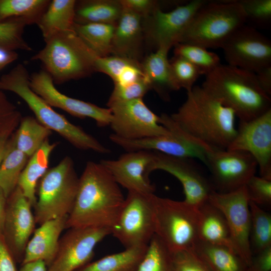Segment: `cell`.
<instances>
[{
    "mask_svg": "<svg viewBox=\"0 0 271 271\" xmlns=\"http://www.w3.org/2000/svg\"><path fill=\"white\" fill-rule=\"evenodd\" d=\"M30 77L27 68L23 64H19L1 77L0 88L20 97L41 124L58 133L74 147L100 154L110 153L109 149L82 128L72 123L64 116L55 111L34 92L29 85Z\"/></svg>",
    "mask_w": 271,
    "mask_h": 271,
    "instance_id": "cell-4",
    "label": "cell"
},
{
    "mask_svg": "<svg viewBox=\"0 0 271 271\" xmlns=\"http://www.w3.org/2000/svg\"><path fill=\"white\" fill-rule=\"evenodd\" d=\"M174 48V56L187 60L199 68L205 76L221 64L219 56L204 47L179 43Z\"/></svg>",
    "mask_w": 271,
    "mask_h": 271,
    "instance_id": "cell-38",
    "label": "cell"
},
{
    "mask_svg": "<svg viewBox=\"0 0 271 271\" xmlns=\"http://www.w3.org/2000/svg\"><path fill=\"white\" fill-rule=\"evenodd\" d=\"M246 23L244 12L238 0H208L193 17L178 43L222 48Z\"/></svg>",
    "mask_w": 271,
    "mask_h": 271,
    "instance_id": "cell-5",
    "label": "cell"
},
{
    "mask_svg": "<svg viewBox=\"0 0 271 271\" xmlns=\"http://www.w3.org/2000/svg\"><path fill=\"white\" fill-rule=\"evenodd\" d=\"M153 194L128 192L111 228V234L125 248L147 246L155 234Z\"/></svg>",
    "mask_w": 271,
    "mask_h": 271,
    "instance_id": "cell-10",
    "label": "cell"
},
{
    "mask_svg": "<svg viewBox=\"0 0 271 271\" xmlns=\"http://www.w3.org/2000/svg\"><path fill=\"white\" fill-rule=\"evenodd\" d=\"M123 9L120 0L76 1L75 24H103L115 26Z\"/></svg>",
    "mask_w": 271,
    "mask_h": 271,
    "instance_id": "cell-27",
    "label": "cell"
},
{
    "mask_svg": "<svg viewBox=\"0 0 271 271\" xmlns=\"http://www.w3.org/2000/svg\"><path fill=\"white\" fill-rule=\"evenodd\" d=\"M45 42L44 47L31 59L42 63L54 84L83 78L96 72L97 57L74 30Z\"/></svg>",
    "mask_w": 271,
    "mask_h": 271,
    "instance_id": "cell-6",
    "label": "cell"
},
{
    "mask_svg": "<svg viewBox=\"0 0 271 271\" xmlns=\"http://www.w3.org/2000/svg\"><path fill=\"white\" fill-rule=\"evenodd\" d=\"M123 8L113 35L111 55L141 62L143 45L145 41L144 18Z\"/></svg>",
    "mask_w": 271,
    "mask_h": 271,
    "instance_id": "cell-22",
    "label": "cell"
},
{
    "mask_svg": "<svg viewBox=\"0 0 271 271\" xmlns=\"http://www.w3.org/2000/svg\"><path fill=\"white\" fill-rule=\"evenodd\" d=\"M152 201L155 234L172 253L191 248L198 239L197 207L154 194Z\"/></svg>",
    "mask_w": 271,
    "mask_h": 271,
    "instance_id": "cell-8",
    "label": "cell"
},
{
    "mask_svg": "<svg viewBox=\"0 0 271 271\" xmlns=\"http://www.w3.org/2000/svg\"><path fill=\"white\" fill-rule=\"evenodd\" d=\"M115 26L103 24L78 25L74 30L97 57L111 55L112 40Z\"/></svg>",
    "mask_w": 271,
    "mask_h": 271,
    "instance_id": "cell-35",
    "label": "cell"
},
{
    "mask_svg": "<svg viewBox=\"0 0 271 271\" xmlns=\"http://www.w3.org/2000/svg\"><path fill=\"white\" fill-rule=\"evenodd\" d=\"M9 139H5L0 141V165L3 158L6 150L7 143Z\"/></svg>",
    "mask_w": 271,
    "mask_h": 271,
    "instance_id": "cell-53",
    "label": "cell"
},
{
    "mask_svg": "<svg viewBox=\"0 0 271 271\" xmlns=\"http://www.w3.org/2000/svg\"><path fill=\"white\" fill-rule=\"evenodd\" d=\"M197 210L198 239L225 246L235 251L229 228L222 212L208 200L198 206Z\"/></svg>",
    "mask_w": 271,
    "mask_h": 271,
    "instance_id": "cell-24",
    "label": "cell"
},
{
    "mask_svg": "<svg viewBox=\"0 0 271 271\" xmlns=\"http://www.w3.org/2000/svg\"><path fill=\"white\" fill-rule=\"evenodd\" d=\"M172 253L171 271H210L191 249Z\"/></svg>",
    "mask_w": 271,
    "mask_h": 271,
    "instance_id": "cell-45",
    "label": "cell"
},
{
    "mask_svg": "<svg viewBox=\"0 0 271 271\" xmlns=\"http://www.w3.org/2000/svg\"><path fill=\"white\" fill-rule=\"evenodd\" d=\"M159 122L170 134L130 140L111 133L109 140L127 152L156 151L176 157L198 159L206 164L207 153L211 148L184 131L169 114L162 113L159 116Z\"/></svg>",
    "mask_w": 271,
    "mask_h": 271,
    "instance_id": "cell-9",
    "label": "cell"
},
{
    "mask_svg": "<svg viewBox=\"0 0 271 271\" xmlns=\"http://www.w3.org/2000/svg\"><path fill=\"white\" fill-rule=\"evenodd\" d=\"M29 158L17 149L12 135L7 142L0 165V188L7 198L18 186L20 176Z\"/></svg>",
    "mask_w": 271,
    "mask_h": 271,
    "instance_id": "cell-31",
    "label": "cell"
},
{
    "mask_svg": "<svg viewBox=\"0 0 271 271\" xmlns=\"http://www.w3.org/2000/svg\"><path fill=\"white\" fill-rule=\"evenodd\" d=\"M153 158V151L140 150L127 152L116 160H102L100 162L128 192L150 195L155 190L147 175Z\"/></svg>",
    "mask_w": 271,
    "mask_h": 271,
    "instance_id": "cell-21",
    "label": "cell"
},
{
    "mask_svg": "<svg viewBox=\"0 0 271 271\" xmlns=\"http://www.w3.org/2000/svg\"><path fill=\"white\" fill-rule=\"evenodd\" d=\"M205 165L215 191L226 193L245 186L258 167L249 153L239 150L212 149L206 155Z\"/></svg>",
    "mask_w": 271,
    "mask_h": 271,
    "instance_id": "cell-11",
    "label": "cell"
},
{
    "mask_svg": "<svg viewBox=\"0 0 271 271\" xmlns=\"http://www.w3.org/2000/svg\"><path fill=\"white\" fill-rule=\"evenodd\" d=\"M56 143L46 140L29 158L18 181V186L34 207L37 202L36 189L38 182L48 169L49 158L56 147Z\"/></svg>",
    "mask_w": 271,
    "mask_h": 271,
    "instance_id": "cell-29",
    "label": "cell"
},
{
    "mask_svg": "<svg viewBox=\"0 0 271 271\" xmlns=\"http://www.w3.org/2000/svg\"><path fill=\"white\" fill-rule=\"evenodd\" d=\"M162 170L177 178L182 185L184 201L198 207L206 201L214 191L207 179L193 159L179 158L153 151V158L147 170L149 177L155 170Z\"/></svg>",
    "mask_w": 271,
    "mask_h": 271,
    "instance_id": "cell-17",
    "label": "cell"
},
{
    "mask_svg": "<svg viewBox=\"0 0 271 271\" xmlns=\"http://www.w3.org/2000/svg\"><path fill=\"white\" fill-rule=\"evenodd\" d=\"M147 247V245L125 248L122 251L90 261L75 271H134Z\"/></svg>",
    "mask_w": 271,
    "mask_h": 271,
    "instance_id": "cell-33",
    "label": "cell"
},
{
    "mask_svg": "<svg viewBox=\"0 0 271 271\" xmlns=\"http://www.w3.org/2000/svg\"><path fill=\"white\" fill-rule=\"evenodd\" d=\"M201 86L232 109L239 121H248L271 109L270 96L259 85L255 73L228 64H220Z\"/></svg>",
    "mask_w": 271,
    "mask_h": 271,
    "instance_id": "cell-3",
    "label": "cell"
},
{
    "mask_svg": "<svg viewBox=\"0 0 271 271\" xmlns=\"http://www.w3.org/2000/svg\"><path fill=\"white\" fill-rule=\"evenodd\" d=\"M14 257L0 236V271H18Z\"/></svg>",
    "mask_w": 271,
    "mask_h": 271,
    "instance_id": "cell-48",
    "label": "cell"
},
{
    "mask_svg": "<svg viewBox=\"0 0 271 271\" xmlns=\"http://www.w3.org/2000/svg\"><path fill=\"white\" fill-rule=\"evenodd\" d=\"M246 17V23L256 29L271 25V0H238Z\"/></svg>",
    "mask_w": 271,
    "mask_h": 271,
    "instance_id": "cell-41",
    "label": "cell"
},
{
    "mask_svg": "<svg viewBox=\"0 0 271 271\" xmlns=\"http://www.w3.org/2000/svg\"><path fill=\"white\" fill-rule=\"evenodd\" d=\"M245 186L250 201L260 207L270 206V180L254 175L248 181Z\"/></svg>",
    "mask_w": 271,
    "mask_h": 271,
    "instance_id": "cell-44",
    "label": "cell"
},
{
    "mask_svg": "<svg viewBox=\"0 0 271 271\" xmlns=\"http://www.w3.org/2000/svg\"><path fill=\"white\" fill-rule=\"evenodd\" d=\"M124 199L119 185L105 167L100 162L89 161L79 177L66 228L103 227L111 231Z\"/></svg>",
    "mask_w": 271,
    "mask_h": 271,
    "instance_id": "cell-1",
    "label": "cell"
},
{
    "mask_svg": "<svg viewBox=\"0 0 271 271\" xmlns=\"http://www.w3.org/2000/svg\"><path fill=\"white\" fill-rule=\"evenodd\" d=\"M19 271H48V267L44 261L37 260L22 264Z\"/></svg>",
    "mask_w": 271,
    "mask_h": 271,
    "instance_id": "cell-51",
    "label": "cell"
},
{
    "mask_svg": "<svg viewBox=\"0 0 271 271\" xmlns=\"http://www.w3.org/2000/svg\"><path fill=\"white\" fill-rule=\"evenodd\" d=\"M169 50L167 48H159L141 62L145 78L151 89L154 90L165 101L170 100L171 92L177 91L168 58Z\"/></svg>",
    "mask_w": 271,
    "mask_h": 271,
    "instance_id": "cell-25",
    "label": "cell"
},
{
    "mask_svg": "<svg viewBox=\"0 0 271 271\" xmlns=\"http://www.w3.org/2000/svg\"><path fill=\"white\" fill-rule=\"evenodd\" d=\"M7 198L0 188V236H2L6 214Z\"/></svg>",
    "mask_w": 271,
    "mask_h": 271,
    "instance_id": "cell-52",
    "label": "cell"
},
{
    "mask_svg": "<svg viewBox=\"0 0 271 271\" xmlns=\"http://www.w3.org/2000/svg\"><path fill=\"white\" fill-rule=\"evenodd\" d=\"M207 200L223 214L234 249L248 266L252 253L249 245L250 212L245 186L226 193L212 192Z\"/></svg>",
    "mask_w": 271,
    "mask_h": 271,
    "instance_id": "cell-14",
    "label": "cell"
},
{
    "mask_svg": "<svg viewBox=\"0 0 271 271\" xmlns=\"http://www.w3.org/2000/svg\"><path fill=\"white\" fill-rule=\"evenodd\" d=\"M18 54L16 51L0 49V72L8 65L18 59Z\"/></svg>",
    "mask_w": 271,
    "mask_h": 271,
    "instance_id": "cell-50",
    "label": "cell"
},
{
    "mask_svg": "<svg viewBox=\"0 0 271 271\" xmlns=\"http://www.w3.org/2000/svg\"><path fill=\"white\" fill-rule=\"evenodd\" d=\"M112 118L109 126L116 136L126 140L167 135L170 132L159 122V116L143 98L107 104Z\"/></svg>",
    "mask_w": 271,
    "mask_h": 271,
    "instance_id": "cell-12",
    "label": "cell"
},
{
    "mask_svg": "<svg viewBox=\"0 0 271 271\" xmlns=\"http://www.w3.org/2000/svg\"><path fill=\"white\" fill-rule=\"evenodd\" d=\"M110 229L103 227L70 228L60 237L58 250L48 271H75L91 261L97 244Z\"/></svg>",
    "mask_w": 271,
    "mask_h": 271,
    "instance_id": "cell-16",
    "label": "cell"
},
{
    "mask_svg": "<svg viewBox=\"0 0 271 271\" xmlns=\"http://www.w3.org/2000/svg\"><path fill=\"white\" fill-rule=\"evenodd\" d=\"M31 207L18 186L7 198L2 237L15 260L19 262L22 263L26 245L35 230L36 223Z\"/></svg>",
    "mask_w": 271,
    "mask_h": 271,
    "instance_id": "cell-20",
    "label": "cell"
},
{
    "mask_svg": "<svg viewBox=\"0 0 271 271\" xmlns=\"http://www.w3.org/2000/svg\"><path fill=\"white\" fill-rule=\"evenodd\" d=\"M54 84L51 77L44 69L33 73L30 77L29 85L32 90L51 107L60 108L81 119L92 118L100 127L109 126L112 114L108 107H101L68 96L60 92Z\"/></svg>",
    "mask_w": 271,
    "mask_h": 271,
    "instance_id": "cell-19",
    "label": "cell"
},
{
    "mask_svg": "<svg viewBox=\"0 0 271 271\" xmlns=\"http://www.w3.org/2000/svg\"><path fill=\"white\" fill-rule=\"evenodd\" d=\"M22 118L16 106L0 88V141L11 137L18 127Z\"/></svg>",
    "mask_w": 271,
    "mask_h": 271,
    "instance_id": "cell-42",
    "label": "cell"
},
{
    "mask_svg": "<svg viewBox=\"0 0 271 271\" xmlns=\"http://www.w3.org/2000/svg\"><path fill=\"white\" fill-rule=\"evenodd\" d=\"M27 25L21 20L0 23V49L16 52L31 51L32 48L24 37V29Z\"/></svg>",
    "mask_w": 271,
    "mask_h": 271,
    "instance_id": "cell-39",
    "label": "cell"
},
{
    "mask_svg": "<svg viewBox=\"0 0 271 271\" xmlns=\"http://www.w3.org/2000/svg\"><path fill=\"white\" fill-rule=\"evenodd\" d=\"M249 245L252 255L271 247V215L249 201Z\"/></svg>",
    "mask_w": 271,
    "mask_h": 271,
    "instance_id": "cell-36",
    "label": "cell"
},
{
    "mask_svg": "<svg viewBox=\"0 0 271 271\" xmlns=\"http://www.w3.org/2000/svg\"><path fill=\"white\" fill-rule=\"evenodd\" d=\"M227 64L254 73L271 66V41L247 25L238 29L222 46Z\"/></svg>",
    "mask_w": 271,
    "mask_h": 271,
    "instance_id": "cell-15",
    "label": "cell"
},
{
    "mask_svg": "<svg viewBox=\"0 0 271 271\" xmlns=\"http://www.w3.org/2000/svg\"><path fill=\"white\" fill-rule=\"evenodd\" d=\"M68 216L47 221L35 229L25 250L21 264L37 260L44 261L48 267L56 255L60 235L66 229Z\"/></svg>",
    "mask_w": 271,
    "mask_h": 271,
    "instance_id": "cell-23",
    "label": "cell"
},
{
    "mask_svg": "<svg viewBox=\"0 0 271 271\" xmlns=\"http://www.w3.org/2000/svg\"><path fill=\"white\" fill-rule=\"evenodd\" d=\"M190 249L210 271H247L246 262L228 247L197 239Z\"/></svg>",
    "mask_w": 271,
    "mask_h": 271,
    "instance_id": "cell-28",
    "label": "cell"
},
{
    "mask_svg": "<svg viewBox=\"0 0 271 271\" xmlns=\"http://www.w3.org/2000/svg\"><path fill=\"white\" fill-rule=\"evenodd\" d=\"M50 0H0V23L21 20L28 25L37 24Z\"/></svg>",
    "mask_w": 271,
    "mask_h": 271,
    "instance_id": "cell-34",
    "label": "cell"
},
{
    "mask_svg": "<svg viewBox=\"0 0 271 271\" xmlns=\"http://www.w3.org/2000/svg\"><path fill=\"white\" fill-rule=\"evenodd\" d=\"M271 270V247L252 255L247 271Z\"/></svg>",
    "mask_w": 271,
    "mask_h": 271,
    "instance_id": "cell-47",
    "label": "cell"
},
{
    "mask_svg": "<svg viewBox=\"0 0 271 271\" xmlns=\"http://www.w3.org/2000/svg\"><path fill=\"white\" fill-rule=\"evenodd\" d=\"M208 0H192L168 12L157 9L144 18L145 41L155 51L176 44L197 11Z\"/></svg>",
    "mask_w": 271,
    "mask_h": 271,
    "instance_id": "cell-13",
    "label": "cell"
},
{
    "mask_svg": "<svg viewBox=\"0 0 271 271\" xmlns=\"http://www.w3.org/2000/svg\"><path fill=\"white\" fill-rule=\"evenodd\" d=\"M95 70L108 75L114 85H124L145 77L141 62L113 55L97 57Z\"/></svg>",
    "mask_w": 271,
    "mask_h": 271,
    "instance_id": "cell-30",
    "label": "cell"
},
{
    "mask_svg": "<svg viewBox=\"0 0 271 271\" xmlns=\"http://www.w3.org/2000/svg\"><path fill=\"white\" fill-rule=\"evenodd\" d=\"M123 8L145 18L157 9H162L163 2L153 0H120Z\"/></svg>",
    "mask_w": 271,
    "mask_h": 271,
    "instance_id": "cell-46",
    "label": "cell"
},
{
    "mask_svg": "<svg viewBox=\"0 0 271 271\" xmlns=\"http://www.w3.org/2000/svg\"><path fill=\"white\" fill-rule=\"evenodd\" d=\"M170 115L184 131L213 149H227L236 134L234 111L201 86L187 91L185 102Z\"/></svg>",
    "mask_w": 271,
    "mask_h": 271,
    "instance_id": "cell-2",
    "label": "cell"
},
{
    "mask_svg": "<svg viewBox=\"0 0 271 271\" xmlns=\"http://www.w3.org/2000/svg\"><path fill=\"white\" fill-rule=\"evenodd\" d=\"M151 90L145 77L124 85H114L107 104L143 98Z\"/></svg>",
    "mask_w": 271,
    "mask_h": 271,
    "instance_id": "cell-43",
    "label": "cell"
},
{
    "mask_svg": "<svg viewBox=\"0 0 271 271\" xmlns=\"http://www.w3.org/2000/svg\"><path fill=\"white\" fill-rule=\"evenodd\" d=\"M172 253L155 234L134 271H171Z\"/></svg>",
    "mask_w": 271,
    "mask_h": 271,
    "instance_id": "cell-37",
    "label": "cell"
},
{
    "mask_svg": "<svg viewBox=\"0 0 271 271\" xmlns=\"http://www.w3.org/2000/svg\"><path fill=\"white\" fill-rule=\"evenodd\" d=\"M227 150L249 153L255 159L260 176L271 180V109L248 121H239Z\"/></svg>",
    "mask_w": 271,
    "mask_h": 271,
    "instance_id": "cell-18",
    "label": "cell"
},
{
    "mask_svg": "<svg viewBox=\"0 0 271 271\" xmlns=\"http://www.w3.org/2000/svg\"><path fill=\"white\" fill-rule=\"evenodd\" d=\"M171 73L177 90H191L198 78L203 75L200 70L187 60L174 56L169 60Z\"/></svg>",
    "mask_w": 271,
    "mask_h": 271,
    "instance_id": "cell-40",
    "label": "cell"
},
{
    "mask_svg": "<svg viewBox=\"0 0 271 271\" xmlns=\"http://www.w3.org/2000/svg\"><path fill=\"white\" fill-rule=\"evenodd\" d=\"M73 160L65 157L48 169L39 181L34 207L36 223L68 216L73 206L79 184Z\"/></svg>",
    "mask_w": 271,
    "mask_h": 271,
    "instance_id": "cell-7",
    "label": "cell"
},
{
    "mask_svg": "<svg viewBox=\"0 0 271 271\" xmlns=\"http://www.w3.org/2000/svg\"><path fill=\"white\" fill-rule=\"evenodd\" d=\"M75 0H52L37 23L45 41L73 31Z\"/></svg>",
    "mask_w": 271,
    "mask_h": 271,
    "instance_id": "cell-26",
    "label": "cell"
},
{
    "mask_svg": "<svg viewBox=\"0 0 271 271\" xmlns=\"http://www.w3.org/2000/svg\"><path fill=\"white\" fill-rule=\"evenodd\" d=\"M257 82L261 88L271 95V66L265 67L255 73Z\"/></svg>",
    "mask_w": 271,
    "mask_h": 271,
    "instance_id": "cell-49",
    "label": "cell"
},
{
    "mask_svg": "<svg viewBox=\"0 0 271 271\" xmlns=\"http://www.w3.org/2000/svg\"><path fill=\"white\" fill-rule=\"evenodd\" d=\"M52 133L35 117L27 116L22 118L13 137L17 149L30 158Z\"/></svg>",
    "mask_w": 271,
    "mask_h": 271,
    "instance_id": "cell-32",
    "label": "cell"
}]
</instances>
